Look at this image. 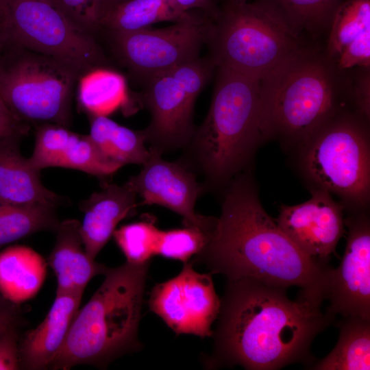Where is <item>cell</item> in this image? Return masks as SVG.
Wrapping results in <instances>:
<instances>
[{"mask_svg": "<svg viewBox=\"0 0 370 370\" xmlns=\"http://www.w3.org/2000/svg\"><path fill=\"white\" fill-rule=\"evenodd\" d=\"M208 114L186 146L188 160L204 176V189L225 188L250 164L263 142L260 80L216 68Z\"/></svg>", "mask_w": 370, "mask_h": 370, "instance_id": "cell-5", "label": "cell"}, {"mask_svg": "<svg viewBox=\"0 0 370 370\" xmlns=\"http://www.w3.org/2000/svg\"><path fill=\"white\" fill-rule=\"evenodd\" d=\"M326 36L325 53L339 69L370 66V0H343Z\"/></svg>", "mask_w": 370, "mask_h": 370, "instance_id": "cell-16", "label": "cell"}, {"mask_svg": "<svg viewBox=\"0 0 370 370\" xmlns=\"http://www.w3.org/2000/svg\"><path fill=\"white\" fill-rule=\"evenodd\" d=\"M101 0H58V7L77 25L92 33L100 29Z\"/></svg>", "mask_w": 370, "mask_h": 370, "instance_id": "cell-33", "label": "cell"}, {"mask_svg": "<svg viewBox=\"0 0 370 370\" xmlns=\"http://www.w3.org/2000/svg\"><path fill=\"white\" fill-rule=\"evenodd\" d=\"M82 297V295L79 294L56 293L43 321L20 336L21 369H49L64 343Z\"/></svg>", "mask_w": 370, "mask_h": 370, "instance_id": "cell-17", "label": "cell"}, {"mask_svg": "<svg viewBox=\"0 0 370 370\" xmlns=\"http://www.w3.org/2000/svg\"><path fill=\"white\" fill-rule=\"evenodd\" d=\"M21 136L0 140V203L55 208L60 197L44 186L40 171L20 151Z\"/></svg>", "mask_w": 370, "mask_h": 370, "instance_id": "cell-20", "label": "cell"}, {"mask_svg": "<svg viewBox=\"0 0 370 370\" xmlns=\"http://www.w3.org/2000/svg\"><path fill=\"white\" fill-rule=\"evenodd\" d=\"M212 20L199 18L132 32L107 31L112 51L120 62L145 83L150 77L199 57Z\"/></svg>", "mask_w": 370, "mask_h": 370, "instance_id": "cell-10", "label": "cell"}, {"mask_svg": "<svg viewBox=\"0 0 370 370\" xmlns=\"http://www.w3.org/2000/svg\"><path fill=\"white\" fill-rule=\"evenodd\" d=\"M220 306L212 273L196 271L188 261L177 275L156 284L149 299L150 310L176 334L201 338L212 336L211 325Z\"/></svg>", "mask_w": 370, "mask_h": 370, "instance_id": "cell-11", "label": "cell"}, {"mask_svg": "<svg viewBox=\"0 0 370 370\" xmlns=\"http://www.w3.org/2000/svg\"><path fill=\"white\" fill-rule=\"evenodd\" d=\"M308 45L273 8L259 0L221 5L206 44L216 68L258 80Z\"/></svg>", "mask_w": 370, "mask_h": 370, "instance_id": "cell-6", "label": "cell"}, {"mask_svg": "<svg viewBox=\"0 0 370 370\" xmlns=\"http://www.w3.org/2000/svg\"><path fill=\"white\" fill-rule=\"evenodd\" d=\"M344 206L323 189L312 188L304 203L282 205L275 221L306 255L329 262L344 232Z\"/></svg>", "mask_w": 370, "mask_h": 370, "instance_id": "cell-15", "label": "cell"}, {"mask_svg": "<svg viewBox=\"0 0 370 370\" xmlns=\"http://www.w3.org/2000/svg\"><path fill=\"white\" fill-rule=\"evenodd\" d=\"M216 1L217 0H215ZM221 2V5H236L247 2V0H218Z\"/></svg>", "mask_w": 370, "mask_h": 370, "instance_id": "cell-41", "label": "cell"}, {"mask_svg": "<svg viewBox=\"0 0 370 370\" xmlns=\"http://www.w3.org/2000/svg\"><path fill=\"white\" fill-rule=\"evenodd\" d=\"M123 0H101L100 8V18L102 16L112 8L114 5ZM100 21V20H99Z\"/></svg>", "mask_w": 370, "mask_h": 370, "instance_id": "cell-39", "label": "cell"}, {"mask_svg": "<svg viewBox=\"0 0 370 370\" xmlns=\"http://www.w3.org/2000/svg\"><path fill=\"white\" fill-rule=\"evenodd\" d=\"M4 42L62 60L83 74L108 61L91 33L47 0H8Z\"/></svg>", "mask_w": 370, "mask_h": 370, "instance_id": "cell-9", "label": "cell"}, {"mask_svg": "<svg viewBox=\"0 0 370 370\" xmlns=\"http://www.w3.org/2000/svg\"><path fill=\"white\" fill-rule=\"evenodd\" d=\"M299 165L312 184L338 196L353 210H363L370 197L369 120L345 110L301 145Z\"/></svg>", "mask_w": 370, "mask_h": 370, "instance_id": "cell-7", "label": "cell"}, {"mask_svg": "<svg viewBox=\"0 0 370 370\" xmlns=\"http://www.w3.org/2000/svg\"><path fill=\"white\" fill-rule=\"evenodd\" d=\"M144 85L142 101L151 114L150 123L143 130L149 148L162 154L186 147L195 130V101L169 71L150 77Z\"/></svg>", "mask_w": 370, "mask_h": 370, "instance_id": "cell-14", "label": "cell"}, {"mask_svg": "<svg viewBox=\"0 0 370 370\" xmlns=\"http://www.w3.org/2000/svg\"><path fill=\"white\" fill-rule=\"evenodd\" d=\"M160 230L152 218H146L121 226L112 236L126 262L142 264L156 255Z\"/></svg>", "mask_w": 370, "mask_h": 370, "instance_id": "cell-29", "label": "cell"}, {"mask_svg": "<svg viewBox=\"0 0 370 370\" xmlns=\"http://www.w3.org/2000/svg\"><path fill=\"white\" fill-rule=\"evenodd\" d=\"M47 1L58 6V0H47Z\"/></svg>", "mask_w": 370, "mask_h": 370, "instance_id": "cell-43", "label": "cell"}, {"mask_svg": "<svg viewBox=\"0 0 370 370\" xmlns=\"http://www.w3.org/2000/svg\"><path fill=\"white\" fill-rule=\"evenodd\" d=\"M7 2L8 0H0V33L2 36V27L6 12Z\"/></svg>", "mask_w": 370, "mask_h": 370, "instance_id": "cell-40", "label": "cell"}, {"mask_svg": "<svg viewBox=\"0 0 370 370\" xmlns=\"http://www.w3.org/2000/svg\"><path fill=\"white\" fill-rule=\"evenodd\" d=\"M0 53V95L14 119L68 127L79 72L67 63L21 46L4 42Z\"/></svg>", "mask_w": 370, "mask_h": 370, "instance_id": "cell-8", "label": "cell"}, {"mask_svg": "<svg viewBox=\"0 0 370 370\" xmlns=\"http://www.w3.org/2000/svg\"><path fill=\"white\" fill-rule=\"evenodd\" d=\"M193 262L227 281L251 278L269 285L300 288L299 296L323 304L333 268L304 254L263 208L248 173L225 187L221 212Z\"/></svg>", "mask_w": 370, "mask_h": 370, "instance_id": "cell-2", "label": "cell"}, {"mask_svg": "<svg viewBox=\"0 0 370 370\" xmlns=\"http://www.w3.org/2000/svg\"><path fill=\"white\" fill-rule=\"evenodd\" d=\"M89 136L101 152L122 166L147 162L150 151L145 145L143 130L135 131L121 125L107 116H94Z\"/></svg>", "mask_w": 370, "mask_h": 370, "instance_id": "cell-24", "label": "cell"}, {"mask_svg": "<svg viewBox=\"0 0 370 370\" xmlns=\"http://www.w3.org/2000/svg\"><path fill=\"white\" fill-rule=\"evenodd\" d=\"M47 275L45 259L25 245L9 246L0 251V292L20 305L33 298Z\"/></svg>", "mask_w": 370, "mask_h": 370, "instance_id": "cell-21", "label": "cell"}, {"mask_svg": "<svg viewBox=\"0 0 370 370\" xmlns=\"http://www.w3.org/2000/svg\"><path fill=\"white\" fill-rule=\"evenodd\" d=\"M338 342L324 358L310 369L369 370L370 321L358 317H341Z\"/></svg>", "mask_w": 370, "mask_h": 370, "instance_id": "cell-23", "label": "cell"}, {"mask_svg": "<svg viewBox=\"0 0 370 370\" xmlns=\"http://www.w3.org/2000/svg\"><path fill=\"white\" fill-rule=\"evenodd\" d=\"M216 66L207 56L182 63L169 71L187 95L196 101L212 77Z\"/></svg>", "mask_w": 370, "mask_h": 370, "instance_id": "cell-32", "label": "cell"}, {"mask_svg": "<svg viewBox=\"0 0 370 370\" xmlns=\"http://www.w3.org/2000/svg\"><path fill=\"white\" fill-rule=\"evenodd\" d=\"M21 323L19 305L8 299L0 292V335L12 329H19Z\"/></svg>", "mask_w": 370, "mask_h": 370, "instance_id": "cell-36", "label": "cell"}, {"mask_svg": "<svg viewBox=\"0 0 370 370\" xmlns=\"http://www.w3.org/2000/svg\"><path fill=\"white\" fill-rule=\"evenodd\" d=\"M3 44H4L3 38L1 34L0 33V51L2 49Z\"/></svg>", "mask_w": 370, "mask_h": 370, "instance_id": "cell-42", "label": "cell"}, {"mask_svg": "<svg viewBox=\"0 0 370 370\" xmlns=\"http://www.w3.org/2000/svg\"><path fill=\"white\" fill-rule=\"evenodd\" d=\"M55 208L0 203V249L43 230H56Z\"/></svg>", "mask_w": 370, "mask_h": 370, "instance_id": "cell-27", "label": "cell"}, {"mask_svg": "<svg viewBox=\"0 0 370 370\" xmlns=\"http://www.w3.org/2000/svg\"><path fill=\"white\" fill-rule=\"evenodd\" d=\"M210 232L188 226L160 230L155 254L184 263L202 250Z\"/></svg>", "mask_w": 370, "mask_h": 370, "instance_id": "cell-30", "label": "cell"}, {"mask_svg": "<svg viewBox=\"0 0 370 370\" xmlns=\"http://www.w3.org/2000/svg\"><path fill=\"white\" fill-rule=\"evenodd\" d=\"M350 69L341 70L323 45L308 44L260 80L263 141L297 149L333 116L354 111Z\"/></svg>", "mask_w": 370, "mask_h": 370, "instance_id": "cell-3", "label": "cell"}, {"mask_svg": "<svg viewBox=\"0 0 370 370\" xmlns=\"http://www.w3.org/2000/svg\"><path fill=\"white\" fill-rule=\"evenodd\" d=\"M83 74L78 99L83 108L93 117L108 116L127 103V84L123 75L106 67Z\"/></svg>", "mask_w": 370, "mask_h": 370, "instance_id": "cell-25", "label": "cell"}, {"mask_svg": "<svg viewBox=\"0 0 370 370\" xmlns=\"http://www.w3.org/2000/svg\"><path fill=\"white\" fill-rule=\"evenodd\" d=\"M269 5L298 36L319 39L326 36L334 14L343 0H259Z\"/></svg>", "mask_w": 370, "mask_h": 370, "instance_id": "cell-26", "label": "cell"}, {"mask_svg": "<svg viewBox=\"0 0 370 370\" xmlns=\"http://www.w3.org/2000/svg\"><path fill=\"white\" fill-rule=\"evenodd\" d=\"M150 157L141 171L126 182L140 196L143 205L158 204L180 214L184 226L210 232L216 218L196 213L197 198L205 190L195 175L182 163L162 158V154L149 149Z\"/></svg>", "mask_w": 370, "mask_h": 370, "instance_id": "cell-13", "label": "cell"}, {"mask_svg": "<svg viewBox=\"0 0 370 370\" xmlns=\"http://www.w3.org/2000/svg\"><path fill=\"white\" fill-rule=\"evenodd\" d=\"M204 15L193 10L183 11L173 0H123L102 16L99 25L107 31L132 32L159 22L175 23Z\"/></svg>", "mask_w": 370, "mask_h": 370, "instance_id": "cell-22", "label": "cell"}, {"mask_svg": "<svg viewBox=\"0 0 370 370\" xmlns=\"http://www.w3.org/2000/svg\"><path fill=\"white\" fill-rule=\"evenodd\" d=\"M72 132L62 125L42 124L36 132L34 149L28 158L32 166L40 172L56 166L60 152Z\"/></svg>", "mask_w": 370, "mask_h": 370, "instance_id": "cell-31", "label": "cell"}, {"mask_svg": "<svg viewBox=\"0 0 370 370\" xmlns=\"http://www.w3.org/2000/svg\"><path fill=\"white\" fill-rule=\"evenodd\" d=\"M175 5L183 11L197 10L210 19L214 21L220 12L215 0H173Z\"/></svg>", "mask_w": 370, "mask_h": 370, "instance_id": "cell-38", "label": "cell"}, {"mask_svg": "<svg viewBox=\"0 0 370 370\" xmlns=\"http://www.w3.org/2000/svg\"><path fill=\"white\" fill-rule=\"evenodd\" d=\"M286 290L251 278L227 281L205 367L276 370L301 363L310 369L317 361L312 341L334 319L321 311L322 304L299 295L291 300Z\"/></svg>", "mask_w": 370, "mask_h": 370, "instance_id": "cell-1", "label": "cell"}, {"mask_svg": "<svg viewBox=\"0 0 370 370\" xmlns=\"http://www.w3.org/2000/svg\"><path fill=\"white\" fill-rule=\"evenodd\" d=\"M353 110L370 120V66L350 69Z\"/></svg>", "mask_w": 370, "mask_h": 370, "instance_id": "cell-34", "label": "cell"}, {"mask_svg": "<svg viewBox=\"0 0 370 370\" xmlns=\"http://www.w3.org/2000/svg\"><path fill=\"white\" fill-rule=\"evenodd\" d=\"M149 262H125L107 269L100 286L76 312L49 369L68 370L79 365L105 368L140 350L138 330Z\"/></svg>", "mask_w": 370, "mask_h": 370, "instance_id": "cell-4", "label": "cell"}, {"mask_svg": "<svg viewBox=\"0 0 370 370\" xmlns=\"http://www.w3.org/2000/svg\"><path fill=\"white\" fill-rule=\"evenodd\" d=\"M137 195L125 183L107 184L82 202L84 219L80 233L88 256L92 260L112 236L116 226L137 207Z\"/></svg>", "mask_w": 370, "mask_h": 370, "instance_id": "cell-18", "label": "cell"}, {"mask_svg": "<svg viewBox=\"0 0 370 370\" xmlns=\"http://www.w3.org/2000/svg\"><path fill=\"white\" fill-rule=\"evenodd\" d=\"M18 328L0 335V370L21 369L19 357Z\"/></svg>", "mask_w": 370, "mask_h": 370, "instance_id": "cell-35", "label": "cell"}, {"mask_svg": "<svg viewBox=\"0 0 370 370\" xmlns=\"http://www.w3.org/2000/svg\"><path fill=\"white\" fill-rule=\"evenodd\" d=\"M345 223L348 234L344 255L333 269L326 313L334 319L358 317L370 321V223L363 210H354Z\"/></svg>", "mask_w": 370, "mask_h": 370, "instance_id": "cell-12", "label": "cell"}, {"mask_svg": "<svg viewBox=\"0 0 370 370\" xmlns=\"http://www.w3.org/2000/svg\"><path fill=\"white\" fill-rule=\"evenodd\" d=\"M56 241L48 260L57 282L56 293L83 295L88 282L108 269L86 254L76 219L60 222Z\"/></svg>", "mask_w": 370, "mask_h": 370, "instance_id": "cell-19", "label": "cell"}, {"mask_svg": "<svg viewBox=\"0 0 370 370\" xmlns=\"http://www.w3.org/2000/svg\"><path fill=\"white\" fill-rule=\"evenodd\" d=\"M56 166L77 169L99 178L111 175L122 167L105 156L89 135L74 132L64 146Z\"/></svg>", "mask_w": 370, "mask_h": 370, "instance_id": "cell-28", "label": "cell"}, {"mask_svg": "<svg viewBox=\"0 0 370 370\" xmlns=\"http://www.w3.org/2000/svg\"><path fill=\"white\" fill-rule=\"evenodd\" d=\"M28 128L14 119L0 95V140L12 136H22Z\"/></svg>", "mask_w": 370, "mask_h": 370, "instance_id": "cell-37", "label": "cell"}]
</instances>
